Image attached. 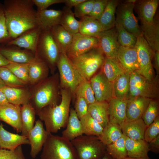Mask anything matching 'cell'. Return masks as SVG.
<instances>
[{
	"mask_svg": "<svg viewBox=\"0 0 159 159\" xmlns=\"http://www.w3.org/2000/svg\"><path fill=\"white\" fill-rule=\"evenodd\" d=\"M32 0H7L4 5L7 29L11 38L39 27Z\"/></svg>",
	"mask_w": 159,
	"mask_h": 159,
	"instance_id": "cell-1",
	"label": "cell"
},
{
	"mask_svg": "<svg viewBox=\"0 0 159 159\" xmlns=\"http://www.w3.org/2000/svg\"><path fill=\"white\" fill-rule=\"evenodd\" d=\"M60 94L59 104L47 106L36 113L49 133H56L67 125L72 94L69 90L65 89H60Z\"/></svg>",
	"mask_w": 159,
	"mask_h": 159,
	"instance_id": "cell-2",
	"label": "cell"
},
{
	"mask_svg": "<svg viewBox=\"0 0 159 159\" xmlns=\"http://www.w3.org/2000/svg\"><path fill=\"white\" fill-rule=\"evenodd\" d=\"M30 103L36 113L49 105L59 104L60 91L59 74L56 73L33 86Z\"/></svg>",
	"mask_w": 159,
	"mask_h": 159,
	"instance_id": "cell-3",
	"label": "cell"
},
{
	"mask_svg": "<svg viewBox=\"0 0 159 159\" xmlns=\"http://www.w3.org/2000/svg\"><path fill=\"white\" fill-rule=\"evenodd\" d=\"M41 159H77L71 141L62 136L49 133L44 144Z\"/></svg>",
	"mask_w": 159,
	"mask_h": 159,
	"instance_id": "cell-4",
	"label": "cell"
},
{
	"mask_svg": "<svg viewBox=\"0 0 159 159\" xmlns=\"http://www.w3.org/2000/svg\"><path fill=\"white\" fill-rule=\"evenodd\" d=\"M99 47L95 48L78 57L69 59L85 80L90 81L101 67L105 56Z\"/></svg>",
	"mask_w": 159,
	"mask_h": 159,
	"instance_id": "cell-5",
	"label": "cell"
},
{
	"mask_svg": "<svg viewBox=\"0 0 159 159\" xmlns=\"http://www.w3.org/2000/svg\"><path fill=\"white\" fill-rule=\"evenodd\" d=\"M77 159H98L106 153V146L98 137L82 135L71 141Z\"/></svg>",
	"mask_w": 159,
	"mask_h": 159,
	"instance_id": "cell-6",
	"label": "cell"
},
{
	"mask_svg": "<svg viewBox=\"0 0 159 159\" xmlns=\"http://www.w3.org/2000/svg\"><path fill=\"white\" fill-rule=\"evenodd\" d=\"M57 67L59 72L60 89L69 90L72 96L74 95L77 87L85 80L65 54L61 53Z\"/></svg>",
	"mask_w": 159,
	"mask_h": 159,
	"instance_id": "cell-7",
	"label": "cell"
},
{
	"mask_svg": "<svg viewBox=\"0 0 159 159\" xmlns=\"http://www.w3.org/2000/svg\"><path fill=\"white\" fill-rule=\"evenodd\" d=\"M61 53L52 37L51 30H42L35 54L45 62L53 74L56 69L57 63Z\"/></svg>",
	"mask_w": 159,
	"mask_h": 159,
	"instance_id": "cell-8",
	"label": "cell"
},
{
	"mask_svg": "<svg viewBox=\"0 0 159 159\" xmlns=\"http://www.w3.org/2000/svg\"><path fill=\"white\" fill-rule=\"evenodd\" d=\"M158 77L149 80L138 71L130 74L129 90L128 98L140 96L151 99L158 96Z\"/></svg>",
	"mask_w": 159,
	"mask_h": 159,
	"instance_id": "cell-9",
	"label": "cell"
},
{
	"mask_svg": "<svg viewBox=\"0 0 159 159\" xmlns=\"http://www.w3.org/2000/svg\"><path fill=\"white\" fill-rule=\"evenodd\" d=\"M134 4L125 2L119 4L116 11L115 24L122 26L137 37L142 34L138 20L133 12Z\"/></svg>",
	"mask_w": 159,
	"mask_h": 159,
	"instance_id": "cell-10",
	"label": "cell"
},
{
	"mask_svg": "<svg viewBox=\"0 0 159 159\" xmlns=\"http://www.w3.org/2000/svg\"><path fill=\"white\" fill-rule=\"evenodd\" d=\"M134 47L137 51L140 66L138 72L148 80H153L155 77L151 59L154 52L142 34L137 37Z\"/></svg>",
	"mask_w": 159,
	"mask_h": 159,
	"instance_id": "cell-11",
	"label": "cell"
},
{
	"mask_svg": "<svg viewBox=\"0 0 159 159\" xmlns=\"http://www.w3.org/2000/svg\"><path fill=\"white\" fill-rule=\"evenodd\" d=\"M90 82L96 102H108L115 97L113 83L107 79L102 71L93 76Z\"/></svg>",
	"mask_w": 159,
	"mask_h": 159,
	"instance_id": "cell-12",
	"label": "cell"
},
{
	"mask_svg": "<svg viewBox=\"0 0 159 159\" xmlns=\"http://www.w3.org/2000/svg\"><path fill=\"white\" fill-rule=\"evenodd\" d=\"M97 47H99L98 38L87 37L78 33L73 35L72 42L66 54L69 59H71Z\"/></svg>",
	"mask_w": 159,
	"mask_h": 159,
	"instance_id": "cell-13",
	"label": "cell"
},
{
	"mask_svg": "<svg viewBox=\"0 0 159 159\" xmlns=\"http://www.w3.org/2000/svg\"><path fill=\"white\" fill-rule=\"evenodd\" d=\"M49 133L44 128L41 120L38 119L35 122L26 136L31 145L30 155L32 158H35L42 150Z\"/></svg>",
	"mask_w": 159,
	"mask_h": 159,
	"instance_id": "cell-14",
	"label": "cell"
},
{
	"mask_svg": "<svg viewBox=\"0 0 159 159\" xmlns=\"http://www.w3.org/2000/svg\"><path fill=\"white\" fill-rule=\"evenodd\" d=\"M99 47L105 57L115 58L120 46L115 27L102 31L98 38Z\"/></svg>",
	"mask_w": 159,
	"mask_h": 159,
	"instance_id": "cell-15",
	"label": "cell"
},
{
	"mask_svg": "<svg viewBox=\"0 0 159 159\" xmlns=\"http://www.w3.org/2000/svg\"><path fill=\"white\" fill-rule=\"evenodd\" d=\"M115 58L125 72L130 74L134 72L139 71V64L135 47L120 46Z\"/></svg>",
	"mask_w": 159,
	"mask_h": 159,
	"instance_id": "cell-16",
	"label": "cell"
},
{
	"mask_svg": "<svg viewBox=\"0 0 159 159\" xmlns=\"http://www.w3.org/2000/svg\"><path fill=\"white\" fill-rule=\"evenodd\" d=\"M42 31L39 26L29 30L13 39L8 43V44L23 48L35 54Z\"/></svg>",
	"mask_w": 159,
	"mask_h": 159,
	"instance_id": "cell-17",
	"label": "cell"
},
{
	"mask_svg": "<svg viewBox=\"0 0 159 159\" xmlns=\"http://www.w3.org/2000/svg\"><path fill=\"white\" fill-rule=\"evenodd\" d=\"M0 120L21 132L22 124L20 106L9 103L0 106Z\"/></svg>",
	"mask_w": 159,
	"mask_h": 159,
	"instance_id": "cell-18",
	"label": "cell"
},
{
	"mask_svg": "<svg viewBox=\"0 0 159 159\" xmlns=\"http://www.w3.org/2000/svg\"><path fill=\"white\" fill-rule=\"evenodd\" d=\"M159 4L158 0L137 1L134 4L141 25H146L153 23Z\"/></svg>",
	"mask_w": 159,
	"mask_h": 159,
	"instance_id": "cell-19",
	"label": "cell"
},
{
	"mask_svg": "<svg viewBox=\"0 0 159 159\" xmlns=\"http://www.w3.org/2000/svg\"><path fill=\"white\" fill-rule=\"evenodd\" d=\"M151 99L140 96L128 98L126 108L125 121L142 118Z\"/></svg>",
	"mask_w": 159,
	"mask_h": 159,
	"instance_id": "cell-20",
	"label": "cell"
},
{
	"mask_svg": "<svg viewBox=\"0 0 159 159\" xmlns=\"http://www.w3.org/2000/svg\"><path fill=\"white\" fill-rule=\"evenodd\" d=\"M29 84L34 86L48 77L49 69L45 62L35 54L29 63Z\"/></svg>",
	"mask_w": 159,
	"mask_h": 159,
	"instance_id": "cell-21",
	"label": "cell"
},
{
	"mask_svg": "<svg viewBox=\"0 0 159 159\" xmlns=\"http://www.w3.org/2000/svg\"><path fill=\"white\" fill-rule=\"evenodd\" d=\"M0 90L9 103L20 106L30 103L31 93V91L27 88L5 86Z\"/></svg>",
	"mask_w": 159,
	"mask_h": 159,
	"instance_id": "cell-22",
	"label": "cell"
},
{
	"mask_svg": "<svg viewBox=\"0 0 159 159\" xmlns=\"http://www.w3.org/2000/svg\"><path fill=\"white\" fill-rule=\"evenodd\" d=\"M23 144L29 145L26 136L10 132L0 124V149L14 150Z\"/></svg>",
	"mask_w": 159,
	"mask_h": 159,
	"instance_id": "cell-23",
	"label": "cell"
},
{
	"mask_svg": "<svg viewBox=\"0 0 159 159\" xmlns=\"http://www.w3.org/2000/svg\"><path fill=\"white\" fill-rule=\"evenodd\" d=\"M128 98L113 97L108 102L109 121L119 125L125 121Z\"/></svg>",
	"mask_w": 159,
	"mask_h": 159,
	"instance_id": "cell-24",
	"label": "cell"
},
{
	"mask_svg": "<svg viewBox=\"0 0 159 159\" xmlns=\"http://www.w3.org/2000/svg\"><path fill=\"white\" fill-rule=\"evenodd\" d=\"M62 11L47 9L37 11V20L39 26L42 30H51L54 26L59 24Z\"/></svg>",
	"mask_w": 159,
	"mask_h": 159,
	"instance_id": "cell-25",
	"label": "cell"
},
{
	"mask_svg": "<svg viewBox=\"0 0 159 159\" xmlns=\"http://www.w3.org/2000/svg\"><path fill=\"white\" fill-rule=\"evenodd\" d=\"M122 133L133 140L144 139L147 127L142 118L125 121L120 125Z\"/></svg>",
	"mask_w": 159,
	"mask_h": 159,
	"instance_id": "cell-26",
	"label": "cell"
},
{
	"mask_svg": "<svg viewBox=\"0 0 159 159\" xmlns=\"http://www.w3.org/2000/svg\"><path fill=\"white\" fill-rule=\"evenodd\" d=\"M83 134L82 125L74 109L70 108L66 128L62 131V136L71 141Z\"/></svg>",
	"mask_w": 159,
	"mask_h": 159,
	"instance_id": "cell-27",
	"label": "cell"
},
{
	"mask_svg": "<svg viewBox=\"0 0 159 159\" xmlns=\"http://www.w3.org/2000/svg\"><path fill=\"white\" fill-rule=\"evenodd\" d=\"M142 34L153 52L159 51V24L158 18L155 17L153 23L141 25Z\"/></svg>",
	"mask_w": 159,
	"mask_h": 159,
	"instance_id": "cell-28",
	"label": "cell"
},
{
	"mask_svg": "<svg viewBox=\"0 0 159 159\" xmlns=\"http://www.w3.org/2000/svg\"><path fill=\"white\" fill-rule=\"evenodd\" d=\"M0 53L10 62L29 63L35 54L26 50L14 48H0Z\"/></svg>",
	"mask_w": 159,
	"mask_h": 159,
	"instance_id": "cell-29",
	"label": "cell"
},
{
	"mask_svg": "<svg viewBox=\"0 0 159 159\" xmlns=\"http://www.w3.org/2000/svg\"><path fill=\"white\" fill-rule=\"evenodd\" d=\"M88 112L103 128L109 121L108 102L96 101L89 105Z\"/></svg>",
	"mask_w": 159,
	"mask_h": 159,
	"instance_id": "cell-30",
	"label": "cell"
},
{
	"mask_svg": "<svg viewBox=\"0 0 159 159\" xmlns=\"http://www.w3.org/2000/svg\"><path fill=\"white\" fill-rule=\"evenodd\" d=\"M125 144L127 156L134 158L148 156V143L144 139L133 140L125 136Z\"/></svg>",
	"mask_w": 159,
	"mask_h": 159,
	"instance_id": "cell-31",
	"label": "cell"
},
{
	"mask_svg": "<svg viewBox=\"0 0 159 159\" xmlns=\"http://www.w3.org/2000/svg\"><path fill=\"white\" fill-rule=\"evenodd\" d=\"M119 3L118 0H108L105 8L98 20L103 31L110 29L115 26L116 11Z\"/></svg>",
	"mask_w": 159,
	"mask_h": 159,
	"instance_id": "cell-32",
	"label": "cell"
},
{
	"mask_svg": "<svg viewBox=\"0 0 159 159\" xmlns=\"http://www.w3.org/2000/svg\"><path fill=\"white\" fill-rule=\"evenodd\" d=\"M51 31L60 52L66 54L72 42L73 35L60 24L53 27Z\"/></svg>",
	"mask_w": 159,
	"mask_h": 159,
	"instance_id": "cell-33",
	"label": "cell"
},
{
	"mask_svg": "<svg viewBox=\"0 0 159 159\" xmlns=\"http://www.w3.org/2000/svg\"><path fill=\"white\" fill-rule=\"evenodd\" d=\"M79 33L88 37L98 38L103 31L98 20L89 16L80 19Z\"/></svg>",
	"mask_w": 159,
	"mask_h": 159,
	"instance_id": "cell-34",
	"label": "cell"
},
{
	"mask_svg": "<svg viewBox=\"0 0 159 159\" xmlns=\"http://www.w3.org/2000/svg\"><path fill=\"white\" fill-rule=\"evenodd\" d=\"M21 135L26 136L34 125L36 112L30 103L21 107Z\"/></svg>",
	"mask_w": 159,
	"mask_h": 159,
	"instance_id": "cell-35",
	"label": "cell"
},
{
	"mask_svg": "<svg viewBox=\"0 0 159 159\" xmlns=\"http://www.w3.org/2000/svg\"><path fill=\"white\" fill-rule=\"evenodd\" d=\"M122 135L120 125L109 121L98 138L105 145L107 146L116 141Z\"/></svg>",
	"mask_w": 159,
	"mask_h": 159,
	"instance_id": "cell-36",
	"label": "cell"
},
{
	"mask_svg": "<svg viewBox=\"0 0 159 159\" xmlns=\"http://www.w3.org/2000/svg\"><path fill=\"white\" fill-rule=\"evenodd\" d=\"M59 24L72 35L79 33L80 22L75 18L71 9L64 6Z\"/></svg>",
	"mask_w": 159,
	"mask_h": 159,
	"instance_id": "cell-37",
	"label": "cell"
},
{
	"mask_svg": "<svg viewBox=\"0 0 159 159\" xmlns=\"http://www.w3.org/2000/svg\"><path fill=\"white\" fill-rule=\"evenodd\" d=\"M101 67V71L107 79L112 82L119 75L125 72L115 58L105 57Z\"/></svg>",
	"mask_w": 159,
	"mask_h": 159,
	"instance_id": "cell-38",
	"label": "cell"
},
{
	"mask_svg": "<svg viewBox=\"0 0 159 159\" xmlns=\"http://www.w3.org/2000/svg\"><path fill=\"white\" fill-rule=\"evenodd\" d=\"M82 125L83 134L99 137L103 128L88 112L80 119Z\"/></svg>",
	"mask_w": 159,
	"mask_h": 159,
	"instance_id": "cell-39",
	"label": "cell"
},
{
	"mask_svg": "<svg viewBox=\"0 0 159 159\" xmlns=\"http://www.w3.org/2000/svg\"><path fill=\"white\" fill-rule=\"evenodd\" d=\"M130 74L124 72L113 82L115 97L128 98L129 90Z\"/></svg>",
	"mask_w": 159,
	"mask_h": 159,
	"instance_id": "cell-40",
	"label": "cell"
},
{
	"mask_svg": "<svg viewBox=\"0 0 159 159\" xmlns=\"http://www.w3.org/2000/svg\"><path fill=\"white\" fill-rule=\"evenodd\" d=\"M125 135H122L115 142L106 146V152L113 159H122L127 156L125 144Z\"/></svg>",
	"mask_w": 159,
	"mask_h": 159,
	"instance_id": "cell-41",
	"label": "cell"
},
{
	"mask_svg": "<svg viewBox=\"0 0 159 159\" xmlns=\"http://www.w3.org/2000/svg\"><path fill=\"white\" fill-rule=\"evenodd\" d=\"M115 27L120 46L126 47L134 48L137 37L127 31L120 25L115 24Z\"/></svg>",
	"mask_w": 159,
	"mask_h": 159,
	"instance_id": "cell-42",
	"label": "cell"
},
{
	"mask_svg": "<svg viewBox=\"0 0 159 159\" xmlns=\"http://www.w3.org/2000/svg\"><path fill=\"white\" fill-rule=\"evenodd\" d=\"M76 97L84 99L89 105L96 102L90 81L84 80L77 87L75 93Z\"/></svg>",
	"mask_w": 159,
	"mask_h": 159,
	"instance_id": "cell-43",
	"label": "cell"
},
{
	"mask_svg": "<svg viewBox=\"0 0 159 159\" xmlns=\"http://www.w3.org/2000/svg\"><path fill=\"white\" fill-rule=\"evenodd\" d=\"M0 77L5 86L7 87H25L27 85L5 67H0Z\"/></svg>",
	"mask_w": 159,
	"mask_h": 159,
	"instance_id": "cell-44",
	"label": "cell"
},
{
	"mask_svg": "<svg viewBox=\"0 0 159 159\" xmlns=\"http://www.w3.org/2000/svg\"><path fill=\"white\" fill-rule=\"evenodd\" d=\"M29 63L10 62L5 67L26 85L29 84Z\"/></svg>",
	"mask_w": 159,
	"mask_h": 159,
	"instance_id": "cell-45",
	"label": "cell"
},
{
	"mask_svg": "<svg viewBox=\"0 0 159 159\" xmlns=\"http://www.w3.org/2000/svg\"><path fill=\"white\" fill-rule=\"evenodd\" d=\"M158 116V100L152 99L144 112L142 118L147 127Z\"/></svg>",
	"mask_w": 159,
	"mask_h": 159,
	"instance_id": "cell-46",
	"label": "cell"
},
{
	"mask_svg": "<svg viewBox=\"0 0 159 159\" xmlns=\"http://www.w3.org/2000/svg\"><path fill=\"white\" fill-rule=\"evenodd\" d=\"M95 0H85L74 7V16L81 18L89 16L91 13Z\"/></svg>",
	"mask_w": 159,
	"mask_h": 159,
	"instance_id": "cell-47",
	"label": "cell"
},
{
	"mask_svg": "<svg viewBox=\"0 0 159 159\" xmlns=\"http://www.w3.org/2000/svg\"><path fill=\"white\" fill-rule=\"evenodd\" d=\"M0 159H25L21 145L14 150L0 149Z\"/></svg>",
	"mask_w": 159,
	"mask_h": 159,
	"instance_id": "cell-48",
	"label": "cell"
},
{
	"mask_svg": "<svg viewBox=\"0 0 159 159\" xmlns=\"http://www.w3.org/2000/svg\"><path fill=\"white\" fill-rule=\"evenodd\" d=\"M159 135V116L147 127L145 130L144 139L147 143L150 142Z\"/></svg>",
	"mask_w": 159,
	"mask_h": 159,
	"instance_id": "cell-49",
	"label": "cell"
},
{
	"mask_svg": "<svg viewBox=\"0 0 159 159\" xmlns=\"http://www.w3.org/2000/svg\"><path fill=\"white\" fill-rule=\"evenodd\" d=\"M107 1V0H95L92 11L89 16L98 20L105 8Z\"/></svg>",
	"mask_w": 159,
	"mask_h": 159,
	"instance_id": "cell-50",
	"label": "cell"
},
{
	"mask_svg": "<svg viewBox=\"0 0 159 159\" xmlns=\"http://www.w3.org/2000/svg\"><path fill=\"white\" fill-rule=\"evenodd\" d=\"M88 105L84 99L81 97L76 98L74 109L80 119L88 112Z\"/></svg>",
	"mask_w": 159,
	"mask_h": 159,
	"instance_id": "cell-51",
	"label": "cell"
},
{
	"mask_svg": "<svg viewBox=\"0 0 159 159\" xmlns=\"http://www.w3.org/2000/svg\"><path fill=\"white\" fill-rule=\"evenodd\" d=\"M11 38L6 29L4 6L0 3V40Z\"/></svg>",
	"mask_w": 159,
	"mask_h": 159,
	"instance_id": "cell-52",
	"label": "cell"
},
{
	"mask_svg": "<svg viewBox=\"0 0 159 159\" xmlns=\"http://www.w3.org/2000/svg\"><path fill=\"white\" fill-rule=\"evenodd\" d=\"M38 11L47 9L50 6L57 4L64 3L65 0H32Z\"/></svg>",
	"mask_w": 159,
	"mask_h": 159,
	"instance_id": "cell-53",
	"label": "cell"
},
{
	"mask_svg": "<svg viewBox=\"0 0 159 159\" xmlns=\"http://www.w3.org/2000/svg\"><path fill=\"white\" fill-rule=\"evenodd\" d=\"M148 145L150 151L155 154H158L159 153V135L148 143Z\"/></svg>",
	"mask_w": 159,
	"mask_h": 159,
	"instance_id": "cell-54",
	"label": "cell"
},
{
	"mask_svg": "<svg viewBox=\"0 0 159 159\" xmlns=\"http://www.w3.org/2000/svg\"><path fill=\"white\" fill-rule=\"evenodd\" d=\"M85 0H65L64 4L65 6L71 9L72 7H74Z\"/></svg>",
	"mask_w": 159,
	"mask_h": 159,
	"instance_id": "cell-55",
	"label": "cell"
},
{
	"mask_svg": "<svg viewBox=\"0 0 159 159\" xmlns=\"http://www.w3.org/2000/svg\"><path fill=\"white\" fill-rule=\"evenodd\" d=\"M154 62L155 68L157 74L159 72V51H156L154 52Z\"/></svg>",
	"mask_w": 159,
	"mask_h": 159,
	"instance_id": "cell-56",
	"label": "cell"
},
{
	"mask_svg": "<svg viewBox=\"0 0 159 159\" xmlns=\"http://www.w3.org/2000/svg\"><path fill=\"white\" fill-rule=\"evenodd\" d=\"M10 63L0 53V67H6Z\"/></svg>",
	"mask_w": 159,
	"mask_h": 159,
	"instance_id": "cell-57",
	"label": "cell"
},
{
	"mask_svg": "<svg viewBox=\"0 0 159 159\" xmlns=\"http://www.w3.org/2000/svg\"><path fill=\"white\" fill-rule=\"evenodd\" d=\"M9 103L4 94L0 90V106Z\"/></svg>",
	"mask_w": 159,
	"mask_h": 159,
	"instance_id": "cell-58",
	"label": "cell"
},
{
	"mask_svg": "<svg viewBox=\"0 0 159 159\" xmlns=\"http://www.w3.org/2000/svg\"><path fill=\"white\" fill-rule=\"evenodd\" d=\"M122 159H150L148 156L140 158H134L127 156Z\"/></svg>",
	"mask_w": 159,
	"mask_h": 159,
	"instance_id": "cell-59",
	"label": "cell"
},
{
	"mask_svg": "<svg viewBox=\"0 0 159 159\" xmlns=\"http://www.w3.org/2000/svg\"><path fill=\"white\" fill-rule=\"evenodd\" d=\"M98 159H113L106 152L101 158Z\"/></svg>",
	"mask_w": 159,
	"mask_h": 159,
	"instance_id": "cell-60",
	"label": "cell"
},
{
	"mask_svg": "<svg viewBox=\"0 0 159 159\" xmlns=\"http://www.w3.org/2000/svg\"><path fill=\"white\" fill-rule=\"evenodd\" d=\"M5 86L4 83L0 77V89H2Z\"/></svg>",
	"mask_w": 159,
	"mask_h": 159,
	"instance_id": "cell-61",
	"label": "cell"
},
{
	"mask_svg": "<svg viewBox=\"0 0 159 159\" xmlns=\"http://www.w3.org/2000/svg\"><path fill=\"white\" fill-rule=\"evenodd\" d=\"M3 41H2V40H0V43L1 42H3Z\"/></svg>",
	"mask_w": 159,
	"mask_h": 159,
	"instance_id": "cell-62",
	"label": "cell"
},
{
	"mask_svg": "<svg viewBox=\"0 0 159 159\" xmlns=\"http://www.w3.org/2000/svg\"><path fill=\"white\" fill-rule=\"evenodd\" d=\"M33 159V158H32V159Z\"/></svg>",
	"mask_w": 159,
	"mask_h": 159,
	"instance_id": "cell-63",
	"label": "cell"
}]
</instances>
